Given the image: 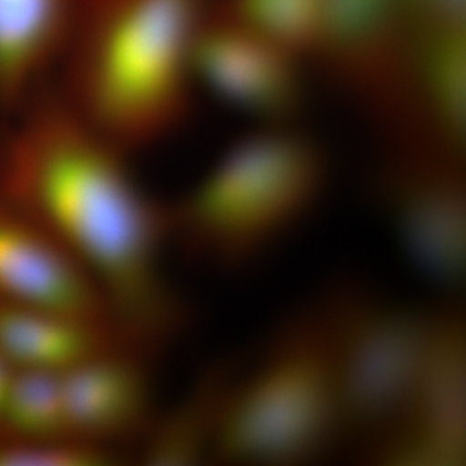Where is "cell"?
Masks as SVG:
<instances>
[{
    "mask_svg": "<svg viewBox=\"0 0 466 466\" xmlns=\"http://www.w3.org/2000/svg\"><path fill=\"white\" fill-rule=\"evenodd\" d=\"M86 0H0V121L54 81Z\"/></svg>",
    "mask_w": 466,
    "mask_h": 466,
    "instance_id": "obj_12",
    "label": "cell"
},
{
    "mask_svg": "<svg viewBox=\"0 0 466 466\" xmlns=\"http://www.w3.org/2000/svg\"><path fill=\"white\" fill-rule=\"evenodd\" d=\"M14 368L0 355V425H2L3 408H5V397H7L9 381H11Z\"/></svg>",
    "mask_w": 466,
    "mask_h": 466,
    "instance_id": "obj_20",
    "label": "cell"
},
{
    "mask_svg": "<svg viewBox=\"0 0 466 466\" xmlns=\"http://www.w3.org/2000/svg\"><path fill=\"white\" fill-rule=\"evenodd\" d=\"M299 56L269 41L211 3L196 38V86L231 106L285 125L303 104Z\"/></svg>",
    "mask_w": 466,
    "mask_h": 466,
    "instance_id": "obj_9",
    "label": "cell"
},
{
    "mask_svg": "<svg viewBox=\"0 0 466 466\" xmlns=\"http://www.w3.org/2000/svg\"><path fill=\"white\" fill-rule=\"evenodd\" d=\"M238 370L229 364L205 370L182 400L153 417L137 460L146 465L182 466L211 459L220 413Z\"/></svg>",
    "mask_w": 466,
    "mask_h": 466,
    "instance_id": "obj_15",
    "label": "cell"
},
{
    "mask_svg": "<svg viewBox=\"0 0 466 466\" xmlns=\"http://www.w3.org/2000/svg\"><path fill=\"white\" fill-rule=\"evenodd\" d=\"M327 182V158L317 144L269 125L236 140L168 207L171 240L216 268H248L314 213Z\"/></svg>",
    "mask_w": 466,
    "mask_h": 466,
    "instance_id": "obj_3",
    "label": "cell"
},
{
    "mask_svg": "<svg viewBox=\"0 0 466 466\" xmlns=\"http://www.w3.org/2000/svg\"><path fill=\"white\" fill-rule=\"evenodd\" d=\"M336 370L346 433L367 443L403 412L424 359L431 311L400 305L345 279L318 297Z\"/></svg>",
    "mask_w": 466,
    "mask_h": 466,
    "instance_id": "obj_5",
    "label": "cell"
},
{
    "mask_svg": "<svg viewBox=\"0 0 466 466\" xmlns=\"http://www.w3.org/2000/svg\"><path fill=\"white\" fill-rule=\"evenodd\" d=\"M119 460L116 450L81 441L46 443L0 437V466H109Z\"/></svg>",
    "mask_w": 466,
    "mask_h": 466,
    "instance_id": "obj_18",
    "label": "cell"
},
{
    "mask_svg": "<svg viewBox=\"0 0 466 466\" xmlns=\"http://www.w3.org/2000/svg\"><path fill=\"white\" fill-rule=\"evenodd\" d=\"M466 334L459 306L431 309L421 368L397 421L368 441L380 465L451 466L465 461Z\"/></svg>",
    "mask_w": 466,
    "mask_h": 466,
    "instance_id": "obj_8",
    "label": "cell"
},
{
    "mask_svg": "<svg viewBox=\"0 0 466 466\" xmlns=\"http://www.w3.org/2000/svg\"><path fill=\"white\" fill-rule=\"evenodd\" d=\"M130 153L92 127L48 85L0 121V198L85 269L127 348L147 355L183 332L168 284V207L137 180Z\"/></svg>",
    "mask_w": 466,
    "mask_h": 466,
    "instance_id": "obj_1",
    "label": "cell"
},
{
    "mask_svg": "<svg viewBox=\"0 0 466 466\" xmlns=\"http://www.w3.org/2000/svg\"><path fill=\"white\" fill-rule=\"evenodd\" d=\"M410 47L403 0H320L311 56L376 126L403 109Z\"/></svg>",
    "mask_w": 466,
    "mask_h": 466,
    "instance_id": "obj_7",
    "label": "cell"
},
{
    "mask_svg": "<svg viewBox=\"0 0 466 466\" xmlns=\"http://www.w3.org/2000/svg\"><path fill=\"white\" fill-rule=\"evenodd\" d=\"M116 345L109 328L0 299V355L14 370L63 373Z\"/></svg>",
    "mask_w": 466,
    "mask_h": 466,
    "instance_id": "obj_14",
    "label": "cell"
},
{
    "mask_svg": "<svg viewBox=\"0 0 466 466\" xmlns=\"http://www.w3.org/2000/svg\"><path fill=\"white\" fill-rule=\"evenodd\" d=\"M143 354L113 346L60 373L67 431L81 443L116 450L142 438L153 417Z\"/></svg>",
    "mask_w": 466,
    "mask_h": 466,
    "instance_id": "obj_11",
    "label": "cell"
},
{
    "mask_svg": "<svg viewBox=\"0 0 466 466\" xmlns=\"http://www.w3.org/2000/svg\"><path fill=\"white\" fill-rule=\"evenodd\" d=\"M341 434L336 370L317 299L276 325L253 364L233 377L211 459L308 464Z\"/></svg>",
    "mask_w": 466,
    "mask_h": 466,
    "instance_id": "obj_4",
    "label": "cell"
},
{
    "mask_svg": "<svg viewBox=\"0 0 466 466\" xmlns=\"http://www.w3.org/2000/svg\"><path fill=\"white\" fill-rule=\"evenodd\" d=\"M0 299L61 312L116 333L90 276L41 227L2 198Z\"/></svg>",
    "mask_w": 466,
    "mask_h": 466,
    "instance_id": "obj_10",
    "label": "cell"
},
{
    "mask_svg": "<svg viewBox=\"0 0 466 466\" xmlns=\"http://www.w3.org/2000/svg\"><path fill=\"white\" fill-rule=\"evenodd\" d=\"M213 0H86L52 86L76 115L133 153L191 108L193 50Z\"/></svg>",
    "mask_w": 466,
    "mask_h": 466,
    "instance_id": "obj_2",
    "label": "cell"
},
{
    "mask_svg": "<svg viewBox=\"0 0 466 466\" xmlns=\"http://www.w3.org/2000/svg\"><path fill=\"white\" fill-rule=\"evenodd\" d=\"M464 158L433 149L394 148L370 179L372 200L410 265L452 289L466 267Z\"/></svg>",
    "mask_w": 466,
    "mask_h": 466,
    "instance_id": "obj_6",
    "label": "cell"
},
{
    "mask_svg": "<svg viewBox=\"0 0 466 466\" xmlns=\"http://www.w3.org/2000/svg\"><path fill=\"white\" fill-rule=\"evenodd\" d=\"M242 25L296 56H311L320 0H216Z\"/></svg>",
    "mask_w": 466,
    "mask_h": 466,
    "instance_id": "obj_17",
    "label": "cell"
},
{
    "mask_svg": "<svg viewBox=\"0 0 466 466\" xmlns=\"http://www.w3.org/2000/svg\"><path fill=\"white\" fill-rule=\"evenodd\" d=\"M465 27L410 32L408 96L416 146L464 158Z\"/></svg>",
    "mask_w": 466,
    "mask_h": 466,
    "instance_id": "obj_13",
    "label": "cell"
},
{
    "mask_svg": "<svg viewBox=\"0 0 466 466\" xmlns=\"http://www.w3.org/2000/svg\"><path fill=\"white\" fill-rule=\"evenodd\" d=\"M0 437L46 443L76 441L67 431L60 373L14 370Z\"/></svg>",
    "mask_w": 466,
    "mask_h": 466,
    "instance_id": "obj_16",
    "label": "cell"
},
{
    "mask_svg": "<svg viewBox=\"0 0 466 466\" xmlns=\"http://www.w3.org/2000/svg\"><path fill=\"white\" fill-rule=\"evenodd\" d=\"M465 0H403L410 30L465 27Z\"/></svg>",
    "mask_w": 466,
    "mask_h": 466,
    "instance_id": "obj_19",
    "label": "cell"
}]
</instances>
